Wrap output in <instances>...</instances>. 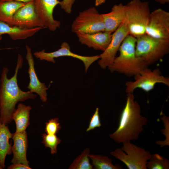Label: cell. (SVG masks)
<instances>
[{
	"instance_id": "1",
	"label": "cell",
	"mask_w": 169,
	"mask_h": 169,
	"mask_svg": "<svg viewBox=\"0 0 169 169\" xmlns=\"http://www.w3.org/2000/svg\"><path fill=\"white\" fill-rule=\"evenodd\" d=\"M23 62L22 55L18 54L15 73L10 79L7 77L8 68L4 67L2 70L0 80V121L7 125L13 120L12 115L18 102L34 99L37 96L29 91H22L18 85V74Z\"/></svg>"
},
{
	"instance_id": "2",
	"label": "cell",
	"mask_w": 169,
	"mask_h": 169,
	"mask_svg": "<svg viewBox=\"0 0 169 169\" xmlns=\"http://www.w3.org/2000/svg\"><path fill=\"white\" fill-rule=\"evenodd\" d=\"M134 99L133 93L127 94L119 126L109 135L110 137L118 143L136 140L147 123L148 118L141 115V106Z\"/></svg>"
},
{
	"instance_id": "3",
	"label": "cell",
	"mask_w": 169,
	"mask_h": 169,
	"mask_svg": "<svg viewBox=\"0 0 169 169\" xmlns=\"http://www.w3.org/2000/svg\"><path fill=\"white\" fill-rule=\"evenodd\" d=\"M136 38L128 34L122 42L119 50V55L115 58L108 68L110 72H116L131 77L140 73L148 66L136 54Z\"/></svg>"
},
{
	"instance_id": "4",
	"label": "cell",
	"mask_w": 169,
	"mask_h": 169,
	"mask_svg": "<svg viewBox=\"0 0 169 169\" xmlns=\"http://www.w3.org/2000/svg\"><path fill=\"white\" fill-rule=\"evenodd\" d=\"M136 38V55L148 66L169 53L168 40L157 38L146 33Z\"/></svg>"
},
{
	"instance_id": "5",
	"label": "cell",
	"mask_w": 169,
	"mask_h": 169,
	"mask_svg": "<svg viewBox=\"0 0 169 169\" xmlns=\"http://www.w3.org/2000/svg\"><path fill=\"white\" fill-rule=\"evenodd\" d=\"M126 6L129 34L136 38L145 34L151 13L148 3L132 0Z\"/></svg>"
},
{
	"instance_id": "6",
	"label": "cell",
	"mask_w": 169,
	"mask_h": 169,
	"mask_svg": "<svg viewBox=\"0 0 169 169\" xmlns=\"http://www.w3.org/2000/svg\"><path fill=\"white\" fill-rule=\"evenodd\" d=\"M122 144L121 148L110 152V154L123 162L129 169H147L146 164L151 155L150 152L131 141Z\"/></svg>"
},
{
	"instance_id": "7",
	"label": "cell",
	"mask_w": 169,
	"mask_h": 169,
	"mask_svg": "<svg viewBox=\"0 0 169 169\" xmlns=\"http://www.w3.org/2000/svg\"><path fill=\"white\" fill-rule=\"evenodd\" d=\"M134 76L135 81H128L125 84L127 94L133 93L137 88L148 92L153 90L157 83L169 86V78L162 75L158 68L152 70L148 67L146 68Z\"/></svg>"
},
{
	"instance_id": "8",
	"label": "cell",
	"mask_w": 169,
	"mask_h": 169,
	"mask_svg": "<svg viewBox=\"0 0 169 169\" xmlns=\"http://www.w3.org/2000/svg\"><path fill=\"white\" fill-rule=\"evenodd\" d=\"M71 31L75 33H92L105 31L101 14L94 7L80 12L72 23Z\"/></svg>"
},
{
	"instance_id": "9",
	"label": "cell",
	"mask_w": 169,
	"mask_h": 169,
	"mask_svg": "<svg viewBox=\"0 0 169 169\" xmlns=\"http://www.w3.org/2000/svg\"><path fill=\"white\" fill-rule=\"evenodd\" d=\"M113 33L111 40L108 46L99 55L100 60L98 64L103 69H105L112 64L122 42L127 36L129 34L126 16L121 25Z\"/></svg>"
},
{
	"instance_id": "10",
	"label": "cell",
	"mask_w": 169,
	"mask_h": 169,
	"mask_svg": "<svg viewBox=\"0 0 169 169\" xmlns=\"http://www.w3.org/2000/svg\"><path fill=\"white\" fill-rule=\"evenodd\" d=\"M146 33L153 37L169 40V13L159 8L151 12Z\"/></svg>"
},
{
	"instance_id": "11",
	"label": "cell",
	"mask_w": 169,
	"mask_h": 169,
	"mask_svg": "<svg viewBox=\"0 0 169 169\" xmlns=\"http://www.w3.org/2000/svg\"><path fill=\"white\" fill-rule=\"evenodd\" d=\"M33 55L40 60H45L53 63L55 62V58L62 56H69L78 59L84 64L86 73L90 65L100 58L99 55L87 56L74 53L70 50L69 44L65 42H63L60 48L55 51L46 52L45 50L43 49L41 51L35 52Z\"/></svg>"
},
{
	"instance_id": "12",
	"label": "cell",
	"mask_w": 169,
	"mask_h": 169,
	"mask_svg": "<svg viewBox=\"0 0 169 169\" xmlns=\"http://www.w3.org/2000/svg\"><path fill=\"white\" fill-rule=\"evenodd\" d=\"M12 26L26 28H46L40 19L33 1L25 3L16 11L13 16Z\"/></svg>"
},
{
	"instance_id": "13",
	"label": "cell",
	"mask_w": 169,
	"mask_h": 169,
	"mask_svg": "<svg viewBox=\"0 0 169 169\" xmlns=\"http://www.w3.org/2000/svg\"><path fill=\"white\" fill-rule=\"evenodd\" d=\"M34 4L44 26L51 31H55L60 27V22L55 20L53 15L55 7L59 4L58 0H34Z\"/></svg>"
},
{
	"instance_id": "14",
	"label": "cell",
	"mask_w": 169,
	"mask_h": 169,
	"mask_svg": "<svg viewBox=\"0 0 169 169\" xmlns=\"http://www.w3.org/2000/svg\"><path fill=\"white\" fill-rule=\"evenodd\" d=\"M25 47L26 58L28 65V73L30 78V82L27 88L30 92L39 95L41 100L45 102L48 99L47 90L48 88L44 83L41 82L38 78L35 70L34 62L31 48L27 45H26Z\"/></svg>"
},
{
	"instance_id": "15",
	"label": "cell",
	"mask_w": 169,
	"mask_h": 169,
	"mask_svg": "<svg viewBox=\"0 0 169 169\" xmlns=\"http://www.w3.org/2000/svg\"><path fill=\"white\" fill-rule=\"evenodd\" d=\"M76 34L82 44L103 51L108 46L112 36V33L105 31L92 33H78Z\"/></svg>"
},
{
	"instance_id": "16",
	"label": "cell",
	"mask_w": 169,
	"mask_h": 169,
	"mask_svg": "<svg viewBox=\"0 0 169 169\" xmlns=\"http://www.w3.org/2000/svg\"><path fill=\"white\" fill-rule=\"evenodd\" d=\"M13 144L12 146L13 157L11 162L21 163L29 166L27 158L28 141L27 131L13 133L12 138Z\"/></svg>"
},
{
	"instance_id": "17",
	"label": "cell",
	"mask_w": 169,
	"mask_h": 169,
	"mask_svg": "<svg viewBox=\"0 0 169 169\" xmlns=\"http://www.w3.org/2000/svg\"><path fill=\"white\" fill-rule=\"evenodd\" d=\"M126 6L120 3L114 5L110 12L101 14L105 31L112 33L121 25L126 16Z\"/></svg>"
},
{
	"instance_id": "18",
	"label": "cell",
	"mask_w": 169,
	"mask_h": 169,
	"mask_svg": "<svg viewBox=\"0 0 169 169\" xmlns=\"http://www.w3.org/2000/svg\"><path fill=\"white\" fill-rule=\"evenodd\" d=\"M45 28L39 27L32 28H26L15 26H11L0 21V36L8 34L13 40H16L26 39L35 34Z\"/></svg>"
},
{
	"instance_id": "19",
	"label": "cell",
	"mask_w": 169,
	"mask_h": 169,
	"mask_svg": "<svg viewBox=\"0 0 169 169\" xmlns=\"http://www.w3.org/2000/svg\"><path fill=\"white\" fill-rule=\"evenodd\" d=\"M13 134L10 132L7 125L0 121V166L2 169L5 168L6 155L12 153V144L9 140L12 138Z\"/></svg>"
},
{
	"instance_id": "20",
	"label": "cell",
	"mask_w": 169,
	"mask_h": 169,
	"mask_svg": "<svg viewBox=\"0 0 169 169\" xmlns=\"http://www.w3.org/2000/svg\"><path fill=\"white\" fill-rule=\"evenodd\" d=\"M32 107L22 103L18 104L17 109L12 115V119L15 122V132L19 133L26 131L30 125V112Z\"/></svg>"
},
{
	"instance_id": "21",
	"label": "cell",
	"mask_w": 169,
	"mask_h": 169,
	"mask_svg": "<svg viewBox=\"0 0 169 169\" xmlns=\"http://www.w3.org/2000/svg\"><path fill=\"white\" fill-rule=\"evenodd\" d=\"M25 4L13 1H0V21L12 26L14 15Z\"/></svg>"
},
{
	"instance_id": "22",
	"label": "cell",
	"mask_w": 169,
	"mask_h": 169,
	"mask_svg": "<svg viewBox=\"0 0 169 169\" xmlns=\"http://www.w3.org/2000/svg\"><path fill=\"white\" fill-rule=\"evenodd\" d=\"M89 157L92 161L93 167L95 169H122L120 165H113L111 159L106 156L90 154Z\"/></svg>"
},
{
	"instance_id": "23",
	"label": "cell",
	"mask_w": 169,
	"mask_h": 169,
	"mask_svg": "<svg viewBox=\"0 0 169 169\" xmlns=\"http://www.w3.org/2000/svg\"><path fill=\"white\" fill-rule=\"evenodd\" d=\"M90 150L86 148L80 155L78 156L73 161L69 167V169H92V165L90 162L89 155Z\"/></svg>"
},
{
	"instance_id": "24",
	"label": "cell",
	"mask_w": 169,
	"mask_h": 169,
	"mask_svg": "<svg viewBox=\"0 0 169 169\" xmlns=\"http://www.w3.org/2000/svg\"><path fill=\"white\" fill-rule=\"evenodd\" d=\"M146 166L149 169H169V161L164 156L155 153L151 154Z\"/></svg>"
},
{
	"instance_id": "25",
	"label": "cell",
	"mask_w": 169,
	"mask_h": 169,
	"mask_svg": "<svg viewBox=\"0 0 169 169\" xmlns=\"http://www.w3.org/2000/svg\"><path fill=\"white\" fill-rule=\"evenodd\" d=\"M42 142L46 147L50 149L51 154L53 155L57 152V147L61 140L56 134H47L45 133L42 135Z\"/></svg>"
},
{
	"instance_id": "26",
	"label": "cell",
	"mask_w": 169,
	"mask_h": 169,
	"mask_svg": "<svg viewBox=\"0 0 169 169\" xmlns=\"http://www.w3.org/2000/svg\"><path fill=\"white\" fill-rule=\"evenodd\" d=\"M161 119L163 123L164 128L160 131L161 133L165 136V138L163 141L157 140L156 143L160 146V147L161 148L169 146V117L162 113Z\"/></svg>"
},
{
	"instance_id": "27",
	"label": "cell",
	"mask_w": 169,
	"mask_h": 169,
	"mask_svg": "<svg viewBox=\"0 0 169 169\" xmlns=\"http://www.w3.org/2000/svg\"><path fill=\"white\" fill-rule=\"evenodd\" d=\"M45 132L49 134H56L61 129L58 117L52 118L45 123Z\"/></svg>"
},
{
	"instance_id": "28",
	"label": "cell",
	"mask_w": 169,
	"mask_h": 169,
	"mask_svg": "<svg viewBox=\"0 0 169 169\" xmlns=\"http://www.w3.org/2000/svg\"><path fill=\"white\" fill-rule=\"evenodd\" d=\"M99 111V108H96L94 114L90 119L89 125L86 130V131L92 130L96 128L100 127L101 126Z\"/></svg>"
},
{
	"instance_id": "29",
	"label": "cell",
	"mask_w": 169,
	"mask_h": 169,
	"mask_svg": "<svg viewBox=\"0 0 169 169\" xmlns=\"http://www.w3.org/2000/svg\"><path fill=\"white\" fill-rule=\"evenodd\" d=\"M75 0H62L59 4L61 8L66 13L70 14L72 11V8Z\"/></svg>"
},
{
	"instance_id": "30",
	"label": "cell",
	"mask_w": 169,
	"mask_h": 169,
	"mask_svg": "<svg viewBox=\"0 0 169 169\" xmlns=\"http://www.w3.org/2000/svg\"><path fill=\"white\" fill-rule=\"evenodd\" d=\"M8 169H31L29 166L21 163H12L7 167Z\"/></svg>"
},
{
	"instance_id": "31",
	"label": "cell",
	"mask_w": 169,
	"mask_h": 169,
	"mask_svg": "<svg viewBox=\"0 0 169 169\" xmlns=\"http://www.w3.org/2000/svg\"><path fill=\"white\" fill-rule=\"evenodd\" d=\"M106 0H95V5L98 6L104 3H105Z\"/></svg>"
},
{
	"instance_id": "32",
	"label": "cell",
	"mask_w": 169,
	"mask_h": 169,
	"mask_svg": "<svg viewBox=\"0 0 169 169\" xmlns=\"http://www.w3.org/2000/svg\"><path fill=\"white\" fill-rule=\"evenodd\" d=\"M34 0H0V1H13L27 3L33 1Z\"/></svg>"
},
{
	"instance_id": "33",
	"label": "cell",
	"mask_w": 169,
	"mask_h": 169,
	"mask_svg": "<svg viewBox=\"0 0 169 169\" xmlns=\"http://www.w3.org/2000/svg\"><path fill=\"white\" fill-rule=\"evenodd\" d=\"M156 2L162 4H165L169 3V0H155Z\"/></svg>"
},
{
	"instance_id": "34",
	"label": "cell",
	"mask_w": 169,
	"mask_h": 169,
	"mask_svg": "<svg viewBox=\"0 0 169 169\" xmlns=\"http://www.w3.org/2000/svg\"><path fill=\"white\" fill-rule=\"evenodd\" d=\"M2 36H0V41L1 40V39H2Z\"/></svg>"
},
{
	"instance_id": "35",
	"label": "cell",
	"mask_w": 169,
	"mask_h": 169,
	"mask_svg": "<svg viewBox=\"0 0 169 169\" xmlns=\"http://www.w3.org/2000/svg\"><path fill=\"white\" fill-rule=\"evenodd\" d=\"M0 169H2V168L0 166Z\"/></svg>"
}]
</instances>
